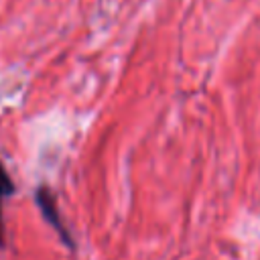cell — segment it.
<instances>
[{
  "label": "cell",
  "mask_w": 260,
  "mask_h": 260,
  "mask_svg": "<svg viewBox=\"0 0 260 260\" xmlns=\"http://www.w3.org/2000/svg\"><path fill=\"white\" fill-rule=\"evenodd\" d=\"M35 199H37V203H39V207H41L43 217L53 225V230L59 234V238H61L69 248H73V240H71V236H69L65 223L61 221V215H59V209H57V199H55L53 191H51L49 187H39Z\"/></svg>",
  "instance_id": "6da1fadb"
},
{
  "label": "cell",
  "mask_w": 260,
  "mask_h": 260,
  "mask_svg": "<svg viewBox=\"0 0 260 260\" xmlns=\"http://www.w3.org/2000/svg\"><path fill=\"white\" fill-rule=\"evenodd\" d=\"M16 191V185L14 181L10 179L6 167L0 162V248H4L6 244V232H4V215H2V205H4V199L10 197L12 193Z\"/></svg>",
  "instance_id": "7a4b0ae2"
}]
</instances>
